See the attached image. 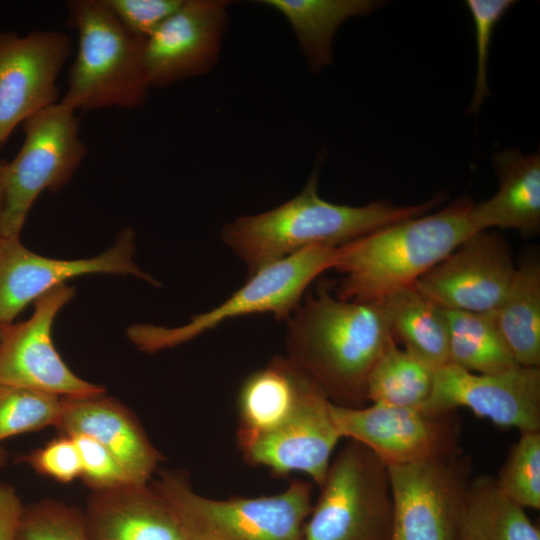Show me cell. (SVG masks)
<instances>
[{"mask_svg":"<svg viewBox=\"0 0 540 540\" xmlns=\"http://www.w3.org/2000/svg\"><path fill=\"white\" fill-rule=\"evenodd\" d=\"M285 321V356L334 405L366 406L369 375L397 343L380 305L342 300L321 287L305 294Z\"/></svg>","mask_w":540,"mask_h":540,"instance_id":"1","label":"cell"},{"mask_svg":"<svg viewBox=\"0 0 540 540\" xmlns=\"http://www.w3.org/2000/svg\"><path fill=\"white\" fill-rule=\"evenodd\" d=\"M316 166L302 190L279 206L225 224L222 242L245 265L248 276L313 245L341 246L385 226L427 214L445 200L439 193L416 205L374 201L362 206L337 204L318 191Z\"/></svg>","mask_w":540,"mask_h":540,"instance_id":"2","label":"cell"},{"mask_svg":"<svg viewBox=\"0 0 540 540\" xmlns=\"http://www.w3.org/2000/svg\"><path fill=\"white\" fill-rule=\"evenodd\" d=\"M471 199L406 219L338 246L332 267L342 278L335 296L375 302L409 287L478 230Z\"/></svg>","mask_w":540,"mask_h":540,"instance_id":"3","label":"cell"},{"mask_svg":"<svg viewBox=\"0 0 540 540\" xmlns=\"http://www.w3.org/2000/svg\"><path fill=\"white\" fill-rule=\"evenodd\" d=\"M66 7L78 44L59 101L74 111L141 107L151 88L143 60L145 40L128 32L103 0H72Z\"/></svg>","mask_w":540,"mask_h":540,"instance_id":"4","label":"cell"},{"mask_svg":"<svg viewBox=\"0 0 540 540\" xmlns=\"http://www.w3.org/2000/svg\"><path fill=\"white\" fill-rule=\"evenodd\" d=\"M167 502L187 540H302L312 510V485L293 480L282 493L211 499L180 474L162 472L152 486Z\"/></svg>","mask_w":540,"mask_h":540,"instance_id":"5","label":"cell"},{"mask_svg":"<svg viewBox=\"0 0 540 540\" xmlns=\"http://www.w3.org/2000/svg\"><path fill=\"white\" fill-rule=\"evenodd\" d=\"M338 247L313 245L248 276L238 290L216 307L193 316L181 326L135 324L127 337L141 351L153 353L186 343L226 321L271 313L286 320L302 301L309 285L332 269Z\"/></svg>","mask_w":540,"mask_h":540,"instance_id":"6","label":"cell"},{"mask_svg":"<svg viewBox=\"0 0 540 540\" xmlns=\"http://www.w3.org/2000/svg\"><path fill=\"white\" fill-rule=\"evenodd\" d=\"M319 488L302 540H391L387 466L367 447L349 440Z\"/></svg>","mask_w":540,"mask_h":540,"instance_id":"7","label":"cell"},{"mask_svg":"<svg viewBox=\"0 0 540 540\" xmlns=\"http://www.w3.org/2000/svg\"><path fill=\"white\" fill-rule=\"evenodd\" d=\"M22 129L19 152L2 166L0 237H20L38 196L67 185L87 154L76 111L60 101L30 116Z\"/></svg>","mask_w":540,"mask_h":540,"instance_id":"8","label":"cell"},{"mask_svg":"<svg viewBox=\"0 0 540 540\" xmlns=\"http://www.w3.org/2000/svg\"><path fill=\"white\" fill-rule=\"evenodd\" d=\"M341 437L357 441L386 466L450 458L461 453L456 411L429 413L420 408L372 403L347 408L331 403Z\"/></svg>","mask_w":540,"mask_h":540,"instance_id":"9","label":"cell"},{"mask_svg":"<svg viewBox=\"0 0 540 540\" xmlns=\"http://www.w3.org/2000/svg\"><path fill=\"white\" fill-rule=\"evenodd\" d=\"M392 498L391 540H453L472 478L462 453L445 459L387 465Z\"/></svg>","mask_w":540,"mask_h":540,"instance_id":"10","label":"cell"},{"mask_svg":"<svg viewBox=\"0 0 540 540\" xmlns=\"http://www.w3.org/2000/svg\"><path fill=\"white\" fill-rule=\"evenodd\" d=\"M135 234L124 228L103 253L83 259L63 260L27 249L20 237H0V326L12 324L31 302L66 281L88 274L131 275L153 286L159 282L134 261Z\"/></svg>","mask_w":540,"mask_h":540,"instance_id":"11","label":"cell"},{"mask_svg":"<svg viewBox=\"0 0 540 540\" xmlns=\"http://www.w3.org/2000/svg\"><path fill=\"white\" fill-rule=\"evenodd\" d=\"M460 407L502 428L540 431V367L517 365L497 373H473L453 364L436 369L422 409L446 413Z\"/></svg>","mask_w":540,"mask_h":540,"instance_id":"12","label":"cell"},{"mask_svg":"<svg viewBox=\"0 0 540 540\" xmlns=\"http://www.w3.org/2000/svg\"><path fill=\"white\" fill-rule=\"evenodd\" d=\"M73 287H55L34 302L31 317L4 327L0 341V385L35 389L60 397H88L104 388L73 373L52 340L54 320L74 296Z\"/></svg>","mask_w":540,"mask_h":540,"instance_id":"13","label":"cell"},{"mask_svg":"<svg viewBox=\"0 0 540 540\" xmlns=\"http://www.w3.org/2000/svg\"><path fill=\"white\" fill-rule=\"evenodd\" d=\"M72 53V40L59 31H0V145L19 124L59 102L57 78Z\"/></svg>","mask_w":540,"mask_h":540,"instance_id":"14","label":"cell"},{"mask_svg":"<svg viewBox=\"0 0 540 540\" xmlns=\"http://www.w3.org/2000/svg\"><path fill=\"white\" fill-rule=\"evenodd\" d=\"M515 269L504 238L482 230L464 240L414 286L443 309L494 314Z\"/></svg>","mask_w":540,"mask_h":540,"instance_id":"15","label":"cell"},{"mask_svg":"<svg viewBox=\"0 0 540 540\" xmlns=\"http://www.w3.org/2000/svg\"><path fill=\"white\" fill-rule=\"evenodd\" d=\"M229 1L184 0L144 41L150 87L163 88L210 72L228 28Z\"/></svg>","mask_w":540,"mask_h":540,"instance_id":"16","label":"cell"},{"mask_svg":"<svg viewBox=\"0 0 540 540\" xmlns=\"http://www.w3.org/2000/svg\"><path fill=\"white\" fill-rule=\"evenodd\" d=\"M341 435L331 402L311 378L291 415L278 428L242 450L245 460L276 475L302 472L320 487Z\"/></svg>","mask_w":540,"mask_h":540,"instance_id":"17","label":"cell"},{"mask_svg":"<svg viewBox=\"0 0 540 540\" xmlns=\"http://www.w3.org/2000/svg\"><path fill=\"white\" fill-rule=\"evenodd\" d=\"M103 395L63 397L56 426L65 436L86 434L94 438L112 454L131 484L147 485L161 455L130 412Z\"/></svg>","mask_w":540,"mask_h":540,"instance_id":"18","label":"cell"},{"mask_svg":"<svg viewBox=\"0 0 540 540\" xmlns=\"http://www.w3.org/2000/svg\"><path fill=\"white\" fill-rule=\"evenodd\" d=\"M83 518L89 540H187L167 502L147 485L96 491Z\"/></svg>","mask_w":540,"mask_h":540,"instance_id":"19","label":"cell"},{"mask_svg":"<svg viewBox=\"0 0 540 540\" xmlns=\"http://www.w3.org/2000/svg\"><path fill=\"white\" fill-rule=\"evenodd\" d=\"M498 191L473 204L471 219L478 231L514 229L525 236L540 230V155L508 148L493 156Z\"/></svg>","mask_w":540,"mask_h":540,"instance_id":"20","label":"cell"},{"mask_svg":"<svg viewBox=\"0 0 540 540\" xmlns=\"http://www.w3.org/2000/svg\"><path fill=\"white\" fill-rule=\"evenodd\" d=\"M309 379L286 356L272 358L245 379L238 395L237 441L241 451L285 422Z\"/></svg>","mask_w":540,"mask_h":540,"instance_id":"21","label":"cell"},{"mask_svg":"<svg viewBox=\"0 0 540 540\" xmlns=\"http://www.w3.org/2000/svg\"><path fill=\"white\" fill-rule=\"evenodd\" d=\"M493 316L515 361L540 367V258L535 249L522 255Z\"/></svg>","mask_w":540,"mask_h":540,"instance_id":"22","label":"cell"},{"mask_svg":"<svg viewBox=\"0 0 540 540\" xmlns=\"http://www.w3.org/2000/svg\"><path fill=\"white\" fill-rule=\"evenodd\" d=\"M377 302L393 336L404 349L434 371L449 363L448 323L443 308L414 285L394 291Z\"/></svg>","mask_w":540,"mask_h":540,"instance_id":"23","label":"cell"},{"mask_svg":"<svg viewBox=\"0 0 540 540\" xmlns=\"http://www.w3.org/2000/svg\"><path fill=\"white\" fill-rule=\"evenodd\" d=\"M261 3L287 20L314 73L331 63L333 39L340 25L383 4L375 0H263Z\"/></svg>","mask_w":540,"mask_h":540,"instance_id":"24","label":"cell"},{"mask_svg":"<svg viewBox=\"0 0 540 540\" xmlns=\"http://www.w3.org/2000/svg\"><path fill=\"white\" fill-rule=\"evenodd\" d=\"M453 540H540V532L494 477L479 475L469 481Z\"/></svg>","mask_w":540,"mask_h":540,"instance_id":"25","label":"cell"},{"mask_svg":"<svg viewBox=\"0 0 540 540\" xmlns=\"http://www.w3.org/2000/svg\"><path fill=\"white\" fill-rule=\"evenodd\" d=\"M448 323L449 363L473 373H497L519 365L493 314L443 309Z\"/></svg>","mask_w":540,"mask_h":540,"instance_id":"26","label":"cell"},{"mask_svg":"<svg viewBox=\"0 0 540 540\" xmlns=\"http://www.w3.org/2000/svg\"><path fill=\"white\" fill-rule=\"evenodd\" d=\"M433 381L432 368L393 343L369 375L367 399L376 404L422 409L430 397Z\"/></svg>","mask_w":540,"mask_h":540,"instance_id":"27","label":"cell"},{"mask_svg":"<svg viewBox=\"0 0 540 540\" xmlns=\"http://www.w3.org/2000/svg\"><path fill=\"white\" fill-rule=\"evenodd\" d=\"M62 408L63 397L25 387L0 385V441L56 425Z\"/></svg>","mask_w":540,"mask_h":540,"instance_id":"28","label":"cell"},{"mask_svg":"<svg viewBox=\"0 0 540 540\" xmlns=\"http://www.w3.org/2000/svg\"><path fill=\"white\" fill-rule=\"evenodd\" d=\"M499 490L522 508H540V431L520 433L495 478Z\"/></svg>","mask_w":540,"mask_h":540,"instance_id":"29","label":"cell"},{"mask_svg":"<svg viewBox=\"0 0 540 540\" xmlns=\"http://www.w3.org/2000/svg\"><path fill=\"white\" fill-rule=\"evenodd\" d=\"M15 540H89L83 514L57 502L23 506Z\"/></svg>","mask_w":540,"mask_h":540,"instance_id":"30","label":"cell"},{"mask_svg":"<svg viewBox=\"0 0 540 540\" xmlns=\"http://www.w3.org/2000/svg\"><path fill=\"white\" fill-rule=\"evenodd\" d=\"M465 4L473 19L477 52L475 86L468 112L476 113L484 99L490 94L487 81V65L493 31L500 19L514 4V1L467 0Z\"/></svg>","mask_w":540,"mask_h":540,"instance_id":"31","label":"cell"},{"mask_svg":"<svg viewBox=\"0 0 540 540\" xmlns=\"http://www.w3.org/2000/svg\"><path fill=\"white\" fill-rule=\"evenodd\" d=\"M69 437L78 449L81 477L95 491L133 485L120 464L97 440L86 434H73Z\"/></svg>","mask_w":540,"mask_h":540,"instance_id":"32","label":"cell"},{"mask_svg":"<svg viewBox=\"0 0 540 540\" xmlns=\"http://www.w3.org/2000/svg\"><path fill=\"white\" fill-rule=\"evenodd\" d=\"M121 25L146 40L183 4L184 0H103Z\"/></svg>","mask_w":540,"mask_h":540,"instance_id":"33","label":"cell"},{"mask_svg":"<svg viewBox=\"0 0 540 540\" xmlns=\"http://www.w3.org/2000/svg\"><path fill=\"white\" fill-rule=\"evenodd\" d=\"M35 471L60 482L81 476L78 449L69 436L63 435L23 457Z\"/></svg>","mask_w":540,"mask_h":540,"instance_id":"34","label":"cell"},{"mask_svg":"<svg viewBox=\"0 0 540 540\" xmlns=\"http://www.w3.org/2000/svg\"><path fill=\"white\" fill-rule=\"evenodd\" d=\"M23 505L15 489L0 483V540H15Z\"/></svg>","mask_w":540,"mask_h":540,"instance_id":"35","label":"cell"},{"mask_svg":"<svg viewBox=\"0 0 540 540\" xmlns=\"http://www.w3.org/2000/svg\"><path fill=\"white\" fill-rule=\"evenodd\" d=\"M2 166H3V163L0 161V209H1L2 201H3Z\"/></svg>","mask_w":540,"mask_h":540,"instance_id":"36","label":"cell"},{"mask_svg":"<svg viewBox=\"0 0 540 540\" xmlns=\"http://www.w3.org/2000/svg\"><path fill=\"white\" fill-rule=\"evenodd\" d=\"M4 457H5L4 452L2 449H0V467L4 463Z\"/></svg>","mask_w":540,"mask_h":540,"instance_id":"37","label":"cell"},{"mask_svg":"<svg viewBox=\"0 0 540 540\" xmlns=\"http://www.w3.org/2000/svg\"><path fill=\"white\" fill-rule=\"evenodd\" d=\"M4 327L0 326V341L3 335Z\"/></svg>","mask_w":540,"mask_h":540,"instance_id":"38","label":"cell"}]
</instances>
